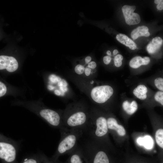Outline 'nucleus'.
<instances>
[{
	"label": "nucleus",
	"mask_w": 163,
	"mask_h": 163,
	"mask_svg": "<svg viewBox=\"0 0 163 163\" xmlns=\"http://www.w3.org/2000/svg\"><path fill=\"white\" fill-rule=\"evenodd\" d=\"M91 69L88 67H86L85 68V75L87 76H89L91 72Z\"/></svg>",
	"instance_id": "obj_29"
},
{
	"label": "nucleus",
	"mask_w": 163,
	"mask_h": 163,
	"mask_svg": "<svg viewBox=\"0 0 163 163\" xmlns=\"http://www.w3.org/2000/svg\"><path fill=\"white\" fill-rule=\"evenodd\" d=\"M18 142L0 134V158L3 163H16Z\"/></svg>",
	"instance_id": "obj_4"
},
{
	"label": "nucleus",
	"mask_w": 163,
	"mask_h": 163,
	"mask_svg": "<svg viewBox=\"0 0 163 163\" xmlns=\"http://www.w3.org/2000/svg\"><path fill=\"white\" fill-rule=\"evenodd\" d=\"M136 8L135 6L125 5L122 8V10L126 24L129 25L138 24L141 21L139 15L134 12Z\"/></svg>",
	"instance_id": "obj_7"
},
{
	"label": "nucleus",
	"mask_w": 163,
	"mask_h": 163,
	"mask_svg": "<svg viewBox=\"0 0 163 163\" xmlns=\"http://www.w3.org/2000/svg\"><path fill=\"white\" fill-rule=\"evenodd\" d=\"M155 139L158 145L163 149V129L160 128L156 131Z\"/></svg>",
	"instance_id": "obj_18"
},
{
	"label": "nucleus",
	"mask_w": 163,
	"mask_h": 163,
	"mask_svg": "<svg viewBox=\"0 0 163 163\" xmlns=\"http://www.w3.org/2000/svg\"><path fill=\"white\" fill-rule=\"evenodd\" d=\"M48 88L50 90H52L54 88V87H53V86L51 85H48Z\"/></svg>",
	"instance_id": "obj_37"
},
{
	"label": "nucleus",
	"mask_w": 163,
	"mask_h": 163,
	"mask_svg": "<svg viewBox=\"0 0 163 163\" xmlns=\"http://www.w3.org/2000/svg\"><path fill=\"white\" fill-rule=\"evenodd\" d=\"M85 69V68L83 65L78 64L75 66V71L76 73L80 75L84 72Z\"/></svg>",
	"instance_id": "obj_22"
},
{
	"label": "nucleus",
	"mask_w": 163,
	"mask_h": 163,
	"mask_svg": "<svg viewBox=\"0 0 163 163\" xmlns=\"http://www.w3.org/2000/svg\"><path fill=\"white\" fill-rule=\"evenodd\" d=\"M148 30V27L145 26H139L132 31L131 37L135 40L140 36L148 37L150 35Z\"/></svg>",
	"instance_id": "obj_13"
},
{
	"label": "nucleus",
	"mask_w": 163,
	"mask_h": 163,
	"mask_svg": "<svg viewBox=\"0 0 163 163\" xmlns=\"http://www.w3.org/2000/svg\"><path fill=\"white\" fill-rule=\"evenodd\" d=\"M144 58L140 56H136L133 58L129 62L130 66L133 69L139 68L142 65H145Z\"/></svg>",
	"instance_id": "obj_17"
},
{
	"label": "nucleus",
	"mask_w": 163,
	"mask_h": 163,
	"mask_svg": "<svg viewBox=\"0 0 163 163\" xmlns=\"http://www.w3.org/2000/svg\"><path fill=\"white\" fill-rule=\"evenodd\" d=\"M147 88L146 86L143 85H140L134 88L133 93L138 99L143 100L147 98Z\"/></svg>",
	"instance_id": "obj_15"
},
{
	"label": "nucleus",
	"mask_w": 163,
	"mask_h": 163,
	"mask_svg": "<svg viewBox=\"0 0 163 163\" xmlns=\"http://www.w3.org/2000/svg\"><path fill=\"white\" fill-rule=\"evenodd\" d=\"M106 53L108 56L111 55V52L109 50H108L107 51Z\"/></svg>",
	"instance_id": "obj_36"
},
{
	"label": "nucleus",
	"mask_w": 163,
	"mask_h": 163,
	"mask_svg": "<svg viewBox=\"0 0 163 163\" xmlns=\"http://www.w3.org/2000/svg\"><path fill=\"white\" fill-rule=\"evenodd\" d=\"M60 88L62 91L64 92H66L68 90V88H67L66 86H60Z\"/></svg>",
	"instance_id": "obj_33"
},
{
	"label": "nucleus",
	"mask_w": 163,
	"mask_h": 163,
	"mask_svg": "<svg viewBox=\"0 0 163 163\" xmlns=\"http://www.w3.org/2000/svg\"><path fill=\"white\" fill-rule=\"evenodd\" d=\"M118 51L117 49H115L113 51V54L114 55H116L118 53Z\"/></svg>",
	"instance_id": "obj_35"
},
{
	"label": "nucleus",
	"mask_w": 163,
	"mask_h": 163,
	"mask_svg": "<svg viewBox=\"0 0 163 163\" xmlns=\"http://www.w3.org/2000/svg\"><path fill=\"white\" fill-rule=\"evenodd\" d=\"M91 60V58L90 56H86L85 59V61L86 64H88Z\"/></svg>",
	"instance_id": "obj_31"
},
{
	"label": "nucleus",
	"mask_w": 163,
	"mask_h": 163,
	"mask_svg": "<svg viewBox=\"0 0 163 163\" xmlns=\"http://www.w3.org/2000/svg\"><path fill=\"white\" fill-rule=\"evenodd\" d=\"M47 160L42 155L39 154L25 158L21 163H45Z\"/></svg>",
	"instance_id": "obj_16"
},
{
	"label": "nucleus",
	"mask_w": 163,
	"mask_h": 163,
	"mask_svg": "<svg viewBox=\"0 0 163 163\" xmlns=\"http://www.w3.org/2000/svg\"><path fill=\"white\" fill-rule=\"evenodd\" d=\"M58 85L60 86H66L68 84L66 80L64 79H62L61 81L59 82Z\"/></svg>",
	"instance_id": "obj_28"
},
{
	"label": "nucleus",
	"mask_w": 163,
	"mask_h": 163,
	"mask_svg": "<svg viewBox=\"0 0 163 163\" xmlns=\"http://www.w3.org/2000/svg\"><path fill=\"white\" fill-rule=\"evenodd\" d=\"M45 163H60L57 161V159H55L53 158L50 161H49L48 159L46 161Z\"/></svg>",
	"instance_id": "obj_30"
},
{
	"label": "nucleus",
	"mask_w": 163,
	"mask_h": 163,
	"mask_svg": "<svg viewBox=\"0 0 163 163\" xmlns=\"http://www.w3.org/2000/svg\"><path fill=\"white\" fill-rule=\"evenodd\" d=\"M123 56L121 54L116 55L114 57V61L115 66L117 67L121 66L122 65V61L123 60Z\"/></svg>",
	"instance_id": "obj_21"
},
{
	"label": "nucleus",
	"mask_w": 163,
	"mask_h": 163,
	"mask_svg": "<svg viewBox=\"0 0 163 163\" xmlns=\"http://www.w3.org/2000/svg\"><path fill=\"white\" fill-rule=\"evenodd\" d=\"M154 3L155 4H157L156 8L158 10H163V0H155Z\"/></svg>",
	"instance_id": "obj_24"
},
{
	"label": "nucleus",
	"mask_w": 163,
	"mask_h": 163,
	"mask_svg": "<svg viewBox=\"0 0 163 163\" xmlns=\"http://www.w3.org/2000/svg\"><path fill=\"white\" fill-rule=\"evenodd\" d=\"M54 93L56 94L58 96H59L60 94L59 91L58 90H55L54 91Z\"/></svg>",
	"instance_id": "obj_34"
},
{
	"label": "nucleus",
	"mask_w": 163,
	"mask_h": 163,
	"mask_svg": "<svg viewBox=\"0 0 163 163\" xmlns=\"http://www.w3.org/2000/svg\"><path fill=\"white\" fill-rule=\"evenodd\" d=\"M18 67L16 59L12 56L1 55L0 56V69H6L10 72L16 71Z\"/></svg>",
	"instance_id": "obj_9"
},
{
	"label": "nucleus",
	"mask_w": 163,
	"mask_h": 163,
	"mask_svg": "<svg viewBox=\"0 0 163 163\" xmlns=\"http://www.w3.org/2000/svg\"><path fill=\"white\" fill-rule=\"evenodd\" d=\"M107 119L109 132L111 133L115 138L123 137L126 135L125 129L118 123L116 119L113 117H109Z\"/></svg>",
	"instance_id": "obj_8"
},
{
	"label": "nucleus",
	"mask_w": 163,
	"mask_h": 163,
	"mask_svg": "<svg viewBox=\"0 0 163 163\" xmlns=\"http://www.w3.org/2000/svg\"><path fill=\"white\" fill-rule=\"evenodd\" d=\"M108 133L107 119L101 115L89 120L87 128L84 132L87 133L88 137L91 139L109 145Z\"/></svg>",
	"instance_id": "obj_3"
},
{
	"label": "nucleus",
	"mask_w": 163,
	"mask_h": 163,
	"mask_svg": "<svg viewBox=\"0 0 163 163\" xmlns=\"http://www.w3.org/2000/svg\"><path fill=\"white\" fill-rule=\"evenodd\" d=\"M123 110L129 115H131L134 113L138 109L137 102L133 101L130 103L128 101H124L122 104Z\"/></svg>",
	"instance_id": "obj_14"
},
{
	"label": "nucleus",
	"mask_w": 163,
	"mask_h": 163,
	"mask_svg": "<svg viewBox=\"0 0 163 163\" xmlns=\"http://www.w3.org/2000/svg\"><path fill=\"white\" fill-rule=\"evenodd\" d=\"M80 145L87 163H110L107 151L109 145L93 140L88 137Z\"/></svg>",
	"instance_id": "obj_1"
},
{
	"label": "nucleus",
	"mask_w": 163,
	"mask_h": 163,
	"mask_svg": "<svg viewBox=\"0 0 163 163\" xmlns=\"http://www.w3.org/2000/svg\"><path fill=\"white\" fill-rule=\"evenodd\" d=\"M116 39L119 42L129 47L131 50H133L137 48L136 43L125 34H119L116 35Z\"/></svg>",
	"instance_id": "obj_12"
},
{
	"label": "nucleus",
	"mask_w": 163,
	"mask_h": 163,
	"mask_svg": "<svg viewBox=\"0 0 163 163\" xmlns=\"http://www.w3.org/2000/svg\"><path fill=\"white\" fill-rule=\"evenodd\" d=\"M154 84L156 88L159 91L163 92V78L158 77L154 80Z\"/></svg>",
	"instance_id": "obj_19"
},
{
	"label": "nucleus",
	"mask_w": 163,
	"mask_h": 163,
	"mask_svg": "<svg viewBox=\"0 0 163 163\" xmlns=\"http://www.w3.org/2000/svg\"><path fill=\"white\" fill-rule=\"evenodd\" d=\"M69 156L65 163H87L85 161L82 149L78 143L76 147L70 154Z\"/></svg>",
	"instance_id": "obj_10"
},
{
	"label": "nucleus",
	"mask_w": 163,
	"mask_h": 163,
	"mask_svg": "<svg viewBox=\"0 0 163 163\" xmlns=\"http://www.w3.org/2000/svg\"><path fill=\"white\" fill-rule=\"evenodd\" d=\"M111 58L110 56H106L104 57L103 61L104 63L106 65L108 64L111 62Z\"/></svg>",
	"instance_id": "obj_26"
},
{
	"label": "nucleus",
	"mask_w": 163,
	"mask_h": 163,
	"mask_svg": "<svg viewBox=\"0 0 163 163\" xmlns=\"http://www.w3.org/2000/svg\"><path fill=\"white\" fill-rule=\"evenodd\" d=\"M86 113L82 110L71 112L62 120L64 126L69 129H80L84 132L89 123Z\"/></svg>",
	"instance_id": "obj_5"
},
{
	"label": "nucleus",
	"mask_w": 163,
	"mask_h": 163,
	"mask_svg": "<svg viewBox=\"0 0 163 163\" xmlns=\"http://www.w3.org/2000/svg\"><path fill=\"white\" fill-rule=\"evenodd\" d=\"M163 43V40L161 37H154L147 46V52L150 54L156 53L160 48Z\"/></svg>",
	"instance_id": "obj_11"
},
{
	"label": "nucleus",
	"mask_w": 163,
	"mask_h": 163,
	"mask_svg": "<svg viewBox=\"0 0 163 163\" xmlns=\"http://www.w3.org/2000/svg\"><path fill=\"white\" fill-rule=\"evenodd\" d=\"M50 80L52 82H60L61 80V79L54 75H51L49 77Z\"/></svg>",
	"instance_id": "obj_25"
},
{
	"label": "nucleus",
	"mask_w": 163,
	"mask_h": 163,
	"mask_svg": "<svg viewBox=\"0 0 163 163\" xmlns=\"http://www.w3.org/2000/svg\"><path fill=\"white\" fill-rule=\"evenodd\" d=\"M143 58L145 60L146 65H148L150 62V58L147 56L144 57Z\"/></svg>",
	"instance_id": "obj_32"
},
{
	"label": "nucleus",
	"mask_w": 163,
	"mask_h": 163,
	"mask_svg": "<svg viewBox=\"0 0 163 163\" xmlns=\"http://www.w3.org/2000/svg\"><path fill=\"white\" fill-rule=\"evenodd\" d=\"M155 101L163 106V92L161 91H157L154 95Z\"/></svg>",
	"instance_id": "obj_20"
},
{
	"label": "nucleus",
	"mask_w": 163,
	"mask_h": 163,
	"mask_svg": "<svg viewBox=\"0 0 163 163\" xmlns=\"http://www.w3.org/2000/svg\"><path fill=\"white\" fill-rule=\"evenodd\" d=\"M7 88L6 86L3 83L0 82V97L4 95L6 92Z\"/></svg>",
	"instance_id": "obj_23"
},
{
	"label": "nucleus",
	"mask_w": 163,
	"mask_h": 163,
	"mask_svg": "<svg viewBox=\"0 0 163 163\" xmlns=\"http://www.w3.org/2000/svg\"><path fill=\"white\" fill-rule=\"evenodd\" d=\"M112 88L108 85L97 86L94 88L91 92L92 99L98 104L106 102L113 94Z\"/></svg>",
	"instance_id": "obj_6"
},
{
	"label": "nucleus",
	"mask_w": 163,
	"mask_h": 163,
	"mask_svg": "<svg viewBox=\"0 0 163 163\" xmlns=\"http://www.w3.org/2000/svg\"><path fill=\"white\" fill-rule=\"evenodd\" d=\"M61 138L53 158L57 159L60 156L70 154L76 147L84 132L80 129H69L63 127L59 129Z\"/></svg>",
	"instance_id": "obj_2"
},
{
	"label": "nucleus",
	"mask_w": 163,
	"mask_h": 163,
	"mask_svg": "<svg viewBox=\"0 0 163 163\" xmlns=\"http://www.w3.org/2000/svg\"><path fill=\"white\" fill-rule=\"evenodd\" d=\"M97 66L96 63L94 61H91L88 64V67L90 68L94 69Z\"/></svg>",
	"instance_id": "obj_27"
}]
</instances>
